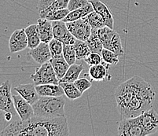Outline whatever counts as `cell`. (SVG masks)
Listing matches in <instances>:
<instances>
[{"label":"cell","instance_id":"cell-1","mask_svg":"<svg viewBox=\"0 0 158 136\" xmlns=\"http://www.w3.org/2000/svg\"><path fill=\"white\" fill-rule=\"evenodd\" d=\"M155 97L153 87L138 76L122 83L115 91L116 106L121 119L136 117L152 108Z\"/></svg>","mask_w":158,"mask_h":136},{"label":"cell","instance_id":"cell-2","mask_svg":"<svg viewBox=\"0 0 158 136\" xmlns=\"http://www.w3.org/2000/svg\"><path fill=\"white\" fill-rule=\"evenodd\" d=\"M14 136H68L69 135L66 117H44L34 116L27 121L16 120L0 133Z\"/></svg>","mask_w":158,"mask_h":136},{"label":"cell","instance_id":"cell-3","mask_svg":"<svg viewBox=\"0 0 158 136\" xmlns=\"http://www.w3.org/2000/svg\"><path fill=\"white\" fill-rule=\"evenodd\" d=\"M64 94L57 97L40 96L32 105L34 116L44 117H65Z\"/></svg>","mask_w":158,"mask_h":136},{"label":"cell","instance_id":"cell-4","mask_svg":"<svg viewBox=\"0 0 158 136\" xmlns=\"http://www.w3.org/2000/svg\"><path fill=\"white\" fill-rule=\"evenodd\" d=\"M30 78L32 80L33 84L35 86L47 84H59V80L57 79L50 61L44 63L36 68L35 72L30 76Z\"/></svg>","mask_w":158,"mask_h":136},{"label":"cell","instance_id":"cell-5","mask_svg":"<svg viewBox=\"0 0 158 136\" xmlns=\"http://www.w3.org/2000/svg\"><path fill=\"white\" fill-rule=\"evenodd\" d=\"M118 134L120 136H146L138 117L121 119L118 126Z\"/></svg>","mask_w":158,"mask_h":136},{"label":"cell","instance_id":"cell-6","mask_svg":"<svg viewBox=\"0 0 158 136\" xmlns=\"http://www.w3.org/2000/svg\"><path fill=\"white\" fill-rule=\"evenodd\" d=\"M66 25L70 32L76 37L77 39L86 42L91 34L92 28L85 18L71 22H67Z\"/></svg>","mask_w":158,"mask_h":136},{"label":"cell","instance_id":"cell-7","mask_svg":"<svg viewBox=\"0 0 158 136\" xmlns=\"http://www.w3.org/2000/svg\"><path fill=\"white\" fill-rule=\"evenodd\" d=\"M138 117L146 135L153 134L158 131V113L154 109L150 108Z\"/></svg>","mask_w":158,"mask_h":136},{"label":"cell","instance_id":"cell-8","mask_svg":"<svg viewBox=\"0 0 158 136\" xmlns=\"http://www.w3.org/2000/svg\"><path fill=\"white\" fill-rule=\"evenodd\" d=\"M0 110L5 113H11L14 117L17 113L14 107L10 80H6L0 85Z\"/></svg>","mask_w":158,"mask_h":136},{"label":"cell","instance_id":"cell-9","mask_svg":"<svg viewBox=\"0 0 158 136\" xmlns=\"http://www.w3.org/2000/svg\"><path fill=\"white\" fill-rule=\"evenodd\" d=\"M54 38L63 43V44H74L77 39L67 28L66 23L63 21H52Z\"/></svg>","mask_w":158,"mask_h":136},{"label":"cell","instance_id":"cell-10","mask_svg":"<svg viewBox=\"0 0 158 136\" xmlns=\"http://www.w3.org/2000/svg\"><path fill=\"white\" fill-rule=\"evenodd\" d=\"M14 107L16 112L19 116L20 119L22 121H27L28 119L34 117V110L32 105L23 98L22 96L18 94H13Z\"/></svg>","mask_w":158,"mask_h":136},{"label":"cell","instance_id":"cell-11","mask_svg":"<svg viewBox=\"0 0 158 136\" xmlns=\"http://www.w3.org/2000/svg\"><path fill=\"white\" fill-rule=\"evenodd\" d=\"M28 47V37L24 28L17 29L10 35L9 40V48L11 53L22 51Z\"/></svg>","mask_w":158,"mask_h":136},{"label":"cell","instance_id":"cell-12","mask_svg":"<svg viewBox=\"0 0 158 136\" xmlns=\"http://www.w3.org/2000/svg\"><path fill=\"white\" fill-rule=\"evenodd\" d=\"M29 54L33 60L40 65L50 61L52 58L49 44L44 42L40 43L34 49H31Z\"/></svg>","mask_w":158,"mask_h":136},{"label":"cell","instance_id":"cell-13","mask_svg":"<svg viewBox=\"0 0 158 136\" xmlns=\"http://www.w3.org/2000/svg\"><path fill=\"white\" fill-rule=\"evenodd\" d=\"M14 91L22 96L31 105H33L40 97L37 93L35 85L34 84H20L14 87Z\"/></svg>","mask_w":158,"mask_h":136},{"label":"cell","instance_id":"cell-14","mask_svg":"<svg viewBox=\"0 0 158 136\" xmlns=\"http://www.w3.org/2000/svg\"><path fill=\"white\" fill-rule=\"evenodd\" d=\"M89 2L92 4L94 7V10L98 13L100 15L104 18L106 22V26L110 27V28L113 29L114 27V19L112 15L110 10L108 8L107 6L102 2L101 0H89Z\"/></svg>","mask_w":158,"mask_h":136},{"label":"cell","instance_id":"cell-15","mask_svg":"<svg viewBox=\"0 0 158 136\" xmlns=\"http://www.w3.org/2000/svg\"><path fill=\"white\" fill-rule=\"evenodd\" d=\"M37 25L41 42L49 43V42L54 39L52 21H49L47 18H40L37 21Z\"/></svg>","mask_w":158,"mask_h":136},{"label":"cell","instance_id":"cell-16","mask_svg":"<svg viewBox=\"0 0 158 136\" xmlns=\"http://www.w3.org/2000/svg\"><path fill=\"white\" fill-rule=\"evenodd\" d=\"M35 89L40 96L57 97V96H61L64 94V90L60 84H47L37 85L35 86Z\"/></svg>","mask_w":158,"mask_h":136},{"label":"cell","instance_id":"cell-17","mask_svg":"<svg viewBox=\"0 0 158 136\" xmlns=\"http://www.w3.org/2000/svg\"><path fill=\"white\" fill-rule=\"evenodd\" d=\"M92 11H94V7H93L92 4L88 2L84 6L80 7L77 10H75L70 11L68 15L66 16L62 21L65 23L77 21L80 18H84L87 17Z\"/></svg>","mask_w":158,"mask_h":136},{"label":"cell","instance_id":"cell-18","mask_svg":"<svg viewBox=\"0 0 158 136\" xmlns=\"http://www.w3.org/2000/svg\"><path fill=\"white\" fill-rule=\"evenodd\" d=\"M24 31L28 37V48L34 49L41 43L38 25L33 24L24 28Z\"/></svg>","mask_w":158,"mask_h":136},{"label":"cell","instance_id":"cell-19","mask_svg":"<svg viewBox=\"0 0 158 136\" xmlns=\"http://www.w3.org/2000/svg\"><path fill=\"white\" fill-rule=\"evenodd\" d=\"M50 62L51 63L58 80H61L65 75L66 72L68 71L70 66L69 63L65 61L63 55L57 58H52L50 60Z\"/></svg>","mask_w":158,"mask_h":136},{"label":"cell","instance_id":"cell-20","mask_svg":"<svg viewBox=\"0 0 158 136\" xmlns=\"http://www.w3.org/2000/svg\"><path fill=\"white\" fill-rule=\"evenodd\" d=\"M84 70V66L82 64H73V65H70L68 71L66 72L65 75L59 80V83L61 82H72L74 83L77 80V79H79L80 73Z\"/></svg>","mask_w":158,"mask_h":136},{"label":"cell","instance_id":"cell-21","mask_svg":"<svg viewBox=\"0 0 158 136\" xmlns=\"http://www.w3.org/2000/svg\"><path fill=\"white\" fill-rule=\"evenodd\" d=\"M88 73L90 78L94 81H103L107 77H109L107 72V68L102 64L90 65Z\"/></svg>","mask_w":158,"mask_h":136},{"label":"cell","instance_id":"cell-22","mask_svg":"<svg viewBox=\"0 0 158 136\" xmlns=\"http://www.w3.org/2000/svg\"><path fill=\"white\" fill-rule=\"evenodd\" d=\"M87 46L90 48V52L98 53L101 54L102 51L104 48L102 45V43L101 42L98 35V29L97 28H92L91 30V34L87 41Z\"/></svg>","mask_w":158,"mask_h":136},{"label":"cell","instance_id":"cell-23","mask_svg":"<svg viewBox=\"0 0 158 136\" xmlns=\"http://www.w3.org/2000/svg\"><path fill=\"white\" fill-rule=\"evenodd\" d=\"M115 33H116V31L108 26H104L98 29V35L101 42L102 43L104 48L108 50L110 49L112 39Z\"/></svg>","mask_w":158,"mask_h":136},{"label":"cell","instance_id":"cell-24","mask_svg":"<svg viewBox=\"0 0 158 136\" xmlns=\"http://www.w3.org/2000/svg\"><path fill=\"white\" fill-rule=\"evenodd\" d=\"M60 85L64 90V94L66 97L70 100H76L80 98L82 96L83 93L80 92L74 83L72 82H61L59 83Z\"/></svg>","mask_w":158,"mask_h":136},{"label":"cell","instance_id":"cell-25","mask_svg":"<svg viewBox=\"0 0 158 136\" xmlns=\"http://www.w3.org/2000/svg\"><path fill=\"white\" fill-rule=\"evenodd\" d=\"M77 54V59L84 60L86 57L90 54V48L87 46L85 41H82L80 39H77L73 44Z\"/></svg>","mask_w":158,"mask_h":136},{"label":"cell","instance_id":"cell-26","mask_svg":"<svg viewBox=\"0 0 158 136\" xmlns=\"http://www.w3.org/2000/svg\"><path fill=\"white\" fill-rule=\"evenodd\" d=\"M69 2V0H55L52 4H51V5L47 7V9L39 13L40 18H45V17L49 13L53 12V11L55 10H58L65 9V8L68 7Z\"/></svg>","mask_w":158,"mask_h":136},{"label":"cell","instance_id":"cell-27","mask_svg":"<svg viewBox=\"0 0 158 136\" xmlns=\"http://www.w3.org/2000/svg\"><path fill=\"white\" fill-rule=\"evenodd\" d=\"M85 18L88 21V23L90 24V25L92 28L98 29V28H101L102 27L106 26V22H105L104 18L98 13H97L94 10L90 13L87 17H85Z\"/></svg>","mask_w":158,"mask_h":136},{"label":"cell","instance_id":"cell-28","mask_svg":"<svg viewBox=\"0 0 158 136\" xmlns=\"http://www.w3.org/2000/svg\"><path fill=\"white\" fill-rule=\"evenodd\" d=\"M62 55L69 65L75 64L76 61L77 60L76 51H75L74 46L73 44H64L63 45Z\"/></svg>","mask_w":158,"mask_h":136},{"label":"cell","instance_id":"cell-29","mask_svg":"<svg viewBox=\"0 0 158 136\" xmlns=\"http://www.w3.org/2000/svg\"><path fill=\"white\" fill-rule=\"evenodd\" d=\"M48 44L52 58H57L62 56L63 45H64L62 42L54 38L49 42Z\"/></svg>","mask_w":158,"mask_h":136},{"label":"cell","instance_id":"cell-30","mask_svg":"<svg viewBox=\"0 0 158 136\" xmlns=\"http://www.w3.org/2000/svg\"><path fill=\"white\" fill-rule=\"evenodd\" d=\"M101 55L102 57L103 61L107 63L108 65H116L119 62V55L110 50L103 48Z\"/></svg>","mask_w":158,"mask_h":136},{"label":"cell","instance_id":"cell-31","mask_svg":"<svg viewBox=\"0 0 158 136\" xmlns=\"http://www.w3.org/2000/svg\"><path fill=\"white\" fill-rule=\"evenodd\" d=\"M110 51H113L114 53H116V54H118L119 57L120 56H123L124 54V51H123V48L122 47L121 43V39H120V36L117 32L114 34L113 39H112L111 43H110Z\"/></svg>","mask_w":158,"mask_h":136},{"label":"cell","instance_id":"cell-32","mask_svg":"<svg viewBox=\"0 0 158 136\" xmlns=\"http://www.w3.org/2000/svg\"><path fill=\"white\" fill-rule=\"evenodd\" d=\"M70 11L69 10L68 8H65V9L62 10H58L53 11V12L49 13L47 16L45 17V18H47V20L51 21H62L66 16L68 15Z\"/></svg>","mask_w":158,"mask_h":136},{"label":"cell","instance_id":"cell-33","mask_svg":"<svg viewBox=\"0 0 158 136\" xmlns=\"http://www.w3.org/2000/svg\"><path fill=\"white\" fill-rule=\"evenodd\" d=\"M84 61L86 63H87L89 65H99V64H102L103 62V59L101 54L93 52H91L87 57H86Z\"/></svg>","mask_w":158,"mask_h":136},{"label":"cell","instance_id":"cell-34","mask_svg":"<svg viewBox=\"0 0 158 136\" xmlns=\"http://www.w3.org/2000/svg\"><path fill=\"white\" fill-rule=\"evenodd\" d=\"M74 84L81 93L85 92L86 91H87L91 87V83L87 78L77 79V80L74 82Z\"/></svg>","mask_w":158,"mask_h":136},{"label":"cell","instance_id":"cell-35","mask_svg":"<svg viewBox=\"0 0 158 136\" xmlns=\"http://www.w3.org/2000/svg\"><path fill=\"white\" fill-rule=\"evenodd\" d=\"M88 2L89 0H69L67 8L69 11L75 10L85 6Z\"/></svg>","mask_w":158,"mask_h":136},{"label":"cell","instance_id":"cell-36","mask_svg":"<svg viewBox=\"0 0 158 136\" xmlns=\"http://www.w3.org/2000/svg\"><path fill=\"white\" fill-rule=\"evenodd\" d=\"M55 0H39L38 5H37V10H38V13L41 12V11L47 9L49 6L52 4Z\"/></svg>","mask_w":158,"mask_h":136},{"label":"cell","instance_id":"cell-37","mask_svg":"<svg viewBox=\"0 0 158 136\" xmlns=\"http://www.w3.org/2000/svg\"><path fill=\"white\" fill-rule=\"evenodd\" d=\"M13 117H14V115L11 113H9V112H6L5 113V119L6 121H10L12 120Z\"/></svg>","mask_w":158,"mask_h":136}]
</instances>
